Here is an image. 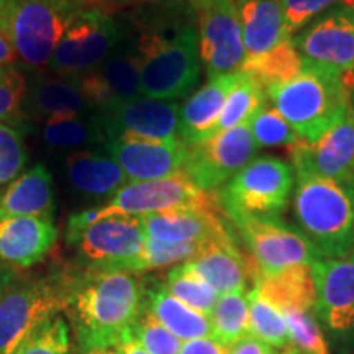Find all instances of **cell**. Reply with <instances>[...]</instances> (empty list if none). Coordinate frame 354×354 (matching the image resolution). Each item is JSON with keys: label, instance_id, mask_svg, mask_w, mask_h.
<instances>
[{"label": "cell", "instance_id": "cell-32", "mask_svg": "<svg viewBox=\"0 0 354 354\" xmlns=\"http://www.w3.org/2000/svg\"><path fill=\"white\" fill-rule=\"evenodd\" d=\"M212 320V338L223 346H232L250 335V308L246 292H232L216 300Z\"/></svg>", "mask_w": 354, "mask_h": 354}, {"label": "cell", "instance_id": "cell-3", "mask_svg": "<svg viewBox=\"0 0 354 354\" xmlns=\"http://www.w3.org/2000/svg\"><path fill=\"white\" fill-rule=\"evenodd\" d=\"M294 215L323 259L344 258L354 250L353 184L295 174Z\"/></svg>", "mask_w": 354, "mask_h": 354}, {"label": "cell", "instance_id": "cell-27", "mask_svg": "<svg viewBox=\"0 0 354 354\" xmlns=\"http://www.w3.org/2000/svg\"><path fill=\"white\" fill-rule=\"evenodd\" d=\"M55 210V184L48 167L35 165L12 183L0 198V220L19 216H46Z\"/></svg>", "mask_w": 354, "mask_h": 354}, {"label": "cell", "instance_id": "cell-33", "mask_svg": "<svg viewBox=\"0 0 354 354\" xmlns=\"http://www.w3.org/2000/svg\"><path fill=\"white\" fill-rule=\"evenodd\" d=\"M248 308H250V335L261 342L276 348L290 346L284 312L266 299L258 289L248 292Z\"/></svg>", "mask_w": 354, "mask_h": 354}, {"label": "cell", "instance_id": "cell-41", "mask_svg": "<svg viewBox=\"0 0 354 354\" xmlns=\"http://www.w3.org/2000/svg\"><path fill=\"white\" fill-rule=\"evenodd\" d=\"M26 162L21 128L0 122V184L15 179Z\"/></svg>", "mask_w": 354, "mask_h": 354}, {"label": "cell", "instance_id": "cell-54", "mask_svg": "<svg viewBox=\"0 0 354 354\" xmlns=\"http://www.w3.org/2000/svg\"><path fill=\"white\" fill-rule=\"evenodd\" d=\"M3 68H6V66H3ZM3 68H0V74H2V71H3Z\"/></svg>", "mask_w": 354, "mask_h": 354}, {"label": "cell", "instance_id": "cell-34", "mask_svg": "<svg viewBox=\"0 0 354 354\" xmlns=\"http://www.w3.org/2000/svg\"><path fill=\"white\" fill-rule=\"evenodd\" d=\"M162 287L169 292L172 297L207 317L212 315L216 300L220 297L214 287L197 272H194L187 263L172 268L167 272Z\"/></svg>", "mask_w": 354, "mask_h": 354}, {"label": "cell", "instance_id": "cell-50", "mask_svg": "<svg viewBox=\"0 0 354 354\" xmlns=\"http://www.w3.org/2000/svg\"><path fill=\"white\" fill-rule=\"evenodd\" d=\"M8 282H10V272H8L6 268H2V266H0V292L6 289Z\"/></svg>", "mask_w": 354, "mask_h": 354}, {"label": "cell", "instance_id": "cell-52", "mask_svg": "<svg viewBox=\"0 0 354 354\" xmlns=\"http://www.w3.org/2000/svg\"><path fill=\"white\" fill-rule=\"evenodd\" d=\"M351 109H353V113H354V87L351 88Z\"/></svg>", "mask_w": 354, "mask_h": 354}, {"label": "cell", "instance_id": "cell-13", "mask_svg": "<svg viewBox=\"0 0 354 354\" xmlns=\"http://www.w3.org/2000/svg\"><path fill=\"white\" fill-rule=\"evenodd\" d=\"M305 66L354 74V10L336 6L323 12L292 37Z\"/></svg>", "mask_w": 354, "mask_h": 354}, {"label": "cell", "instance_id": "cell-12", "mask_svg": "<svg viewBox=\"0 0 354 354\" xmlns=\"http://www.w3.org/2000/svg\"><path fill=\"white\" fill-rule=\"evenodd\" d=\"M216 192H205L189 179L185 172L165 179L130 183L104 205L105 216H143L179 209H218Z\"/></svg>", "mask_w": 354, "mask_h": 354}, {"label": "cell", "instance_id": "cell-36", "mask_svg": "<svg viewBox=\"0 0 354 354\" xmlns=\"http://www.w3.org/2000/svg\"><path fill=\"white\" fill-rule=\"evenodd\" d=\"M207 243H194V245H167V243L154 241L146 236V243L140 258L136 259L133 272H145L151 269H162L167 266L184 264L196 259Z\"/></svg>", "mask_w": 354, "mask_h": 354}, {"label": "cell", "instance_id": "cell-18", "mask_svg": "<svg viewBox=\"0 0 354 354\" xmlns=\"http://www.w3.org/2000/svg\"><path fill=\"white\" fill-rule=\"evenodd\" d=\"M102 149L118 162L128 183L165 179L184 172L189 154L183 141L110 140Z\"/></svg>", "mask_w": 354, "mask_h": 354}, {"label": "cell", "instance_id": "cell-20", "mask_svg": "<svg viewBox=\"0 0 354 354\" xmlns=\"http://www.w3.org/2000/svg\"><path fill=\"white\" fill-rule=\"evenodd\" d=\"M218 209H179L140 216L146 236L167 245H201L233 238Z\"/></svg>", "mask_w": 354, "mask_h": 354}, {"label": "cell", "instance_id": "cell-48", "mask_svg": "<svg viewBox=\"0 0 354 354\" xmlns=\"http://www.w3.org/2000/svg\"><path fill=\"white\" fill-rule=\"evenodd\" d=\"M17 56L19 55H17L10 39H8L3 33H0V68L13 63V61L17 59Z\"/></svg>", "mask_w": 354, "mask_h": 354}, {"label": "cell", "instance_id": "cell-14", "mask_svg": "<svg viewBox=\"0 0 354 354\" xmlns=\"http://www.w3.org/2000/svg\"><path fill=\"white\" fill-rule=\"evenodd\" d=\"M258 151L250 123L215 133L209 140L190 146L184 172L197 187L212 192L223 187Z\"/></svg>", "mask_w": 354, "mask_h": 354}, {"label": "cell", "instance_id": "cell-6", "mask_svg": "<svg viewBox=\"0 0 354 354\" xmlns=\"http://www.w3.org/2000/svg\"><path fill=\"white\" fill-rule=\"evenodd\" d=\"M294 184L292 165L281 158L261 156L251 159L215 192L227 216H276L286 209Z\"/></svg>", "mask_w": 354, "mask_h": 354}, {"label": "cell", "instance_id": "cell-30", "mask_svg": "<svg viewBox=\"0 0 354 354\" xmlns=\"http://www.w3.org/2000/svg\"><path fill=\"white\" fill-rule=\"evenodd\" d=\"M41 138L50 148L71 151L107 143V135L97 113L50 118L44 122Z\"/></svg>", "mask_w": 354, "mask_h": 354}, {"label": "cell", "instance_id": "cell-10", "mask_svg": "<svg viewBox=\"0 0 354 354\" xmlns=\"http://www.w3.org/2000/svg\"><path fill=\"white\" fill-rule=\"evenodd\" d=\"M196 17L201 59L209 81L241 71V25L234 0H189Z\"/></svg>", "mask_w": 354, "mask_h": 354}, {"label": "cell", "instance_id": "cell-19", "mask_svg": "<svg viewBox=\"0 0 354 354\" xmlns=\"http://www.w3.org/2000/svg\"><path fill=\"white\" fill-rule=\"evenodd\" d=\"M317 282V315L331 331H354V250L344 258L312 266Z\"/></svg>", "mask_w": 354, "mask_h": 354}, {"label": "cell", "instance_id": "cell-15", "mask_svg": "<svg viewBox=\"0 0 354 354\" xmlns=\"http://www.w3.org/2000/svg\"><path fill=\"white\" fill-rule=\"evenodd\" d=\"M95 113L107 141H180L179 105L176 100L138 97Z\"/></svg>", "mask_w": 354, "mask_h": 354}, {"label": "cell", "instance_id": "cell-8", "mask_svg": "<svg viewBox=\"0 0 354 354\" xmlns=\"http://www.w3.org/2000/svg\"><path fill=\"white\" fill-rule=\"evenodd\" d=\"M61 312H66L61 281L8 282L0 292V354H17L35 331Z\"/></svg>", "mask_w": 354, "mask_h": 354}, {"label": "cell", "instance_id": "cell-4", "mask_svg": "<svg viewBox=\"0 0 354 354\" xmlns=\"http://www.w3.org/2000/svg\"><path fill=\"white\" fill-rule=\"evenodd\" d=\"M346 76L305 66L294 79L266 91V97L299 138L313 141L351 109Z\"/></svg>", "mask_w": 354, "mask_h": 354}, {"label": "cell", "instance_id": "cell-11", "mask_svg": "<svg viewBox=\"0 0 354 354\" xmlns=\"http://www.w3.org/2000/svg\"><path fill=\"white\" fill-rule=\"evenodd\" d=\"M145 243L140 216L112 215L84 230L71 245L77 248L79 263L86 269L133 272Z\"/></svg>", "mask_w": 354, "mask_h": 354}, {"label": "cell", "instance_id": "cell-39", "mask_svg": "<svg viewBox=\"0 0 354 354\" xmlns=\"http://www.w3.org/2000/svg\"><path fill=\"white\" fill-rule=\"evenodd\" d=\"M130 331L136 342L149 354H179L184 343L176 335H172L148 310L141 312Z\"/></svg>", "mask_w": 354, "mask_h": 354}, {"label": "cell", "instance_id": "cell-7", "mask_svg": "<svg viewBox=\"0 0 354 354\" xmlns=\"http://www.w3.org/2000/svg\"><path fill=\"white\" fill-rule=\"evenodd\" d=\"M123 38L125 32L110 10L88 0L56 44L48 68L57 76H81L99 66Z\"/></svg>", "mask_w": 354, "mask_h": 354}, {"label": "cell", "instance_id": "cell-1", "mask_svg": "<svg viewBox=\"0 0 354 354\" xmlns=\"http://www.w3.org/2000/svg\"><path fill=\"white\" fill-rule=\"evenodd\" d=\"M138 24L135 46L143 95L158 100L183 99L201 79V48L189 0L151 7Z\"/></svg>", "mask_w": 354, "mask_h": 354}, {"label": "cell", "instance_id": "cell-44", "mask_svg": "<svg viewBox=\"0 0 354 354\" xmlns=\"http://www.w3.org/2000/svg\"><path fill=\"white\" fill-rule=\"evenodd\" d=\"M179 354H228V346H223L214 338H198L184 342Z\"/></svg>", "mask_w": 354, "mask_h": 354}, {"label": "cell", "instance_id": "cell-28", "mask_svg": "<svg viewBox=\"0 0 354 354\" xmlns=\"http://www.w3.org/2000/svg\"><path fill=\"white\" fill-rule=\"evenodd\" d=\"M254 289L284 310H312L317 304V282L312 266H295L274 276H254Z\"/></svg>", "mask_w": 354, "mask_h": 354}, {"label": "cell", "instance_id": "cell-55", "mask_svg": "<svg viewBox=\"0 0 354 354\" xmlns=\"http://www.w3.org/2000/svg\"><path fill=\"white\" fill-rule=\"evenodd\" d=\"M286 354H294V353H286Z\"/></svg>", "mask_w": 354, "mask_h": 354}, {"label": "cell", "instance_id": "cell-51", "mask_svg": "<svg viewBox=\"0 0 354 354\" xmlns=\"http://www.w3.org/2000/svg\"><path fill=\"white\" fill-rule=\"evenodd\" d=\"M7 3H8V0H0V15H2V12L6 10Z\"/></svg>", "mask_w": 354, "mask_h": 354}, {"label": "cell", "instance_id": "cell-25", "mask_svg": "<svg viewBox=\"0 0 354 354\" xmlns=\"http://www.w3.org/2000/svg\"><path fill=\"white\" fill-rule=\"evenodd\" d=\"M64 167L71 187L87 197H113L130 184L118 162L109 154L76 149L66 156Z\"/></svg>", "mask_w": 354, "mask_h": 354}, {"label": "cell", "instance_id": "cell-43", "mask_svg": "<svg viewBox=\"0 0 354 354\" xmlns=\"http://www.w3.org/2000/svg\"><path fill=\"white\" fill-rule=\"evenodd\" d=\"M26 82L12 66H6L0 74V120L12 117L20 110L26 95Z\"/></svg>", "mask_w": 354, "mask_h": 354}, {"label": "cell", "instance_id": "cell-38", "mask_svg": "<svg viewBox=\"0 0 354 354\" xmlns=\"http://www.w3.org/2000/svg\"><path fill=\"white\" fill-rule=\"evenodd\" d=\"M292 346L304 354H330L320 326L308 310H284Z\"/></svg>", "mask_w": 354, "mask_h": 354}, {"label": "cell", "instance_id": "cell-45", "mask_svg": "<svg viewBox=\"0 0 354 354\" xmlns=\"http://www.w3.org/2000/svg\"><path fill=\"white\" fill-rule=\"evenodd\" d=\"M228 354H274L269 344L248 335L228 348Z\"/></svg>", "mask_w": 354, "mask_h": 354}, {"label": "cell", "instance_id": "cell-49", "mask_svg": "<svg viewBox=\"0 0 354 354\" xmlns=\"http://www.w3.org/2000/svg\"><path fill=\"white\" fill-rule=\"evenodd\" d=\"M79 354H118V351L115 346H100V348L81 349Z\"/></svg>", "mask_w": 354, "mask_h": 354}, {"label": "cell", "instance_id": "cell-24", "mask_svg": "<svg viewBox=\"0 0 354 354\" xmlns=\"http://www.w3.org/2000/svg\"><path fill=\"white\" fill-rule=\"evenodd\" d=\"M187 266L216 290V294L246 292L248 276L253 277V266L240 253L233 238L207 243L202 253Z\"/></svg>", "mask_w": 354, "mask_h": 354}, {"label": "cell", "instance_id": "cell-31", "mask_svg": "<svg viewBox=\"0 0 354 354\" xmlns=\"http://www.w3.org/2000/svg\"><path fill=\"white\" fill-rule=\"evenodd\" d=\"M305 64L295 50L292 38H286L272 50L253 59H245L241 66L243 73L253 77L264 92L274 86H281L304 71Z\"/></svg>", "mask_w": 354, "mask_h": 354}, {"label": "cell", "instance_id": "cell-29", "mask_svg": "<svg viewBox=\"0 0 354 354\" xmlns=\"http://www.w3.org/2000/svg\"><path fill=\"white\" fill-rule=\"evenodd\" d=\"M148 312H151L172 335L180 342L198 338H212V320L197 310L177 300L162 286H156L146 292Z\"/></svg>", "mask_w": 354, "mask_h": 354}, {"label": "cell", "instance_id": "cell-26", "mask_svg": "<svg viewBox=\"0 0 354 354\" xmlns=\"http://www.w3.org/2000/svg\"><path fill=\"white\" fill-rule=\"evenodd\" d=\"M240 17L245 59L258 57L289 38L281 0H234Z\"/></svg>", "mask_w": 354, "mask_h": 354}, {"label": "cell", "instance_id": "cell-53", "mask_svg": "<svg viewBox=\"0 0 354 354\" xmlns=\"http://www.w3.org/2000/svg\"><path fill=\"white\" fill-rule=\"evenodd\" d=\"M349 77H351V81L354 82V74H351V76H349Z\"/></svg>", "mask_w": 354, "mask_h": 354}, {"label": "cell", "instance_id": "cell-23", "mask_svg": "<svg viewBox=\"0 0 354 354\" xmlns=\"http://www.w3.org/2000/svg\"><path fill=\"white\" fill-rule=\"evenodd\" d=\"M26 115L50 120L55 117L95 113L84 95L77 76H41L26 88L24 100Z\"/></svg>", "mask_w": 354, "mask_h": 354}, {"label": "cell", "instance_id": "cell-16", "mask_svg": "<svg viewBox=\"0 0 354 354\" xmlns=\"http://www.w3.org/2000/svg\"><path fill=\"white\" fill-rule=\"evenodd\" d=\"M295 174H310L354 185V113L339 120L313 141L299 140L289 148Z\"/></svg>", "mask_w": 354, "mask_h": 354}, {"label": "cell", "instance_id": "cell-47", "mask_svg": "<svg viewBox=\"0 0 354 354\" xmlns=\"http://www.w3.org/2000/svg\"><path fill=\"white\" fill-rule=\"evenodd\" d=\"M115 348H117L118 354H149L138 342H136L130 330L125 331V333L120 336V339L115 344Z\"/></svg>", "mask_w": 354, "mask_h": 354}, {"label": "cell", "instance_id": "cell-21", "mask_svg": "<svg viewBox=\"0 0 354 354\" xmlns=\"http://www.w3.org/2000/svg\"><path fill=\"white\" fill-rule=\"evenodd\" d=\"M241 71L212 79L179 109V140L190 148L216 133V123Z\"/></svg>", "mask_w": 354, "mask_h": 354}, {"label": "cell", "instance_id": "cell-46", "mask_svg": "<svg viewBox=\"0 0 354 354\" xmlns=\"http://www.w3.org/2000/svg\"><path fill=\"white\" fill-rule=\"evenodd\" d=\"M92 3H97L102 8L110 7H140V8H151V7H161L169 6V3L184 2V0H91Z\"/></svg>", "mask_w": 354, "mask_h": 354}, {"label": "cell", "instance_id": "cell-40", "mask_svg": "<svg viewBox=\"0 0 354 354\" xmlns=\"http://www.w3.org/2000/svg\"><path fill=\"white\" fill-rule=\"evenodd\" d=\"M17 354H71V330L64 317L48 320L24 343Z\"/></svg>", "mask_w": 354, "mask_h": 354}, {"label": "cell", "instance_id": "cell-5", "mask_svg": "<svg viewBox=\"0 0 354 354\" xmlns=\"http://www.w3.org/2000/svg\"><path fill=\"white\" fill-rule=\"evenodd\" d=\"M88 0H8L0 33L30 68L50 64L56 44Z\"/></svg>", "mask_w": 354, "mask_h": 354}, {"label": "cell", "instance_id": "cell-2", "mask_svg": "<svg viewBox=\"0 0 354 354\" xmlns=\"http://www.w3.org/2000/svg\"><path fill=\"white\" fill-rule=\"evenodd\" d=\"M66 312L79 348L115 346L143 312V286L135 272L95 271L66 274Z\"/></svg>", "mask_w": 354, "mask_h": 354}, {"label": "cell", "instance_id": "cell-9", "mask_svg": "<svg viewBox=\"0 0 354 354\" xmlns=\"http://www.w3.org/2000/svg\"><path fill=\"white\" fill-rule=\"evenodd\" d=\"M251 254L254 276L274 274L295 268L313 266L323 259L299 230L279 221L276 216L228 215Z\"/></svg>", "mask_w": 354, "mask_h": 354}, {"label": "cell", "instance_id": "cell-37", "mask_svg": "<svg viewBox=\"0 0 354 354\" xmlns=\"http://www.w3.org/2000/svg\"><path fill=\"white\" fill-rule=\"evenodd\" d=\"M250 130L253 133L258 148H272V146H286L290 148L300 140L284 117L272 105L266 104L258 113L251 118Z\"/></svg>", "mask_w": 354, "mask_h": 354}, {"label": "cell", "instance_id": "cell-42", "mask_svg": "<svg viewBox=\"0 0 354 354\" xmlns=\"http://www.w3.org/2000/svg\"><path fill=\"white\" fill-rule=\"evenodd\" d=\"M339 3L354 10V0H281L284 30L289 38L299 33L313 19Z\"/></svg>", "mask_w": 354, "mask_h": 354}, {"label": "cell", "instance_id": "cell-17", "mask_svg": "<svg viewBox=\"0 0 354 354\" xmlns=\"http://www.w3.org/2000/svg\"><path fill=\"white\" fill-rule=\"evenodd\" d=\"M77 77L94 112H100L120 102L138 99L143 94V88L135 39L125 43L123 38L99 66Z\"/></svg>", "mask_w": 354, "mask_h": 354}, {"label": "cell", "instance_id": "cell-35", "mask_svg": "<svg viewBox=\"0 0 354 354\" xmlns=\"http://www.w3.org/2000/svg\"><path fill=\"white\" fill-rule=\"evenodd\" d=\"M264 88L241 71V77L230 92L225 107L216 123V133L250 123L251 118L266 105Z\"/></svg>", "mask_w": 354, "mask_h": 354}, {"label": "cell", "instance_id": "cell-22", "mask_svg": "<svg viewBox=\"0 0 354 354\" xmlns=\"http://www.w3.org/2000/svg\"><path fill=\"white\" fill-rule=\"evenodd\" d=\"M57 230L46 216L0 220V259L15 268H30L51 251Z\"/></svg>", "mask_w": 354, "mask_h": 354}]
</instances>
